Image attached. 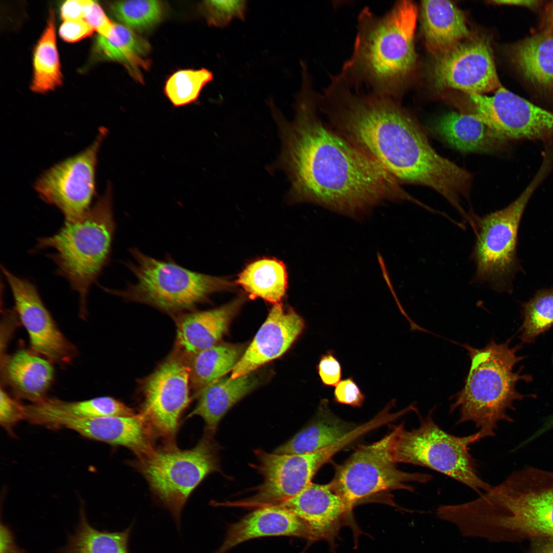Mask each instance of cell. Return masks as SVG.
I'll return each instance as SVG.
<instances>
[{
    "label": "cell",
    "mask_w": 553,
    "mask_h": 553,
    "mask_svg": "<svg viewBox=\"0 0 553 553\" xmlns=\"http://www.w3.org/2000/svg\"><path fill=\"white\" fill-rule=\"evenodd\" d=\"M318 94L302 80L294 120L270 107L280 127V164L291 182V197L360 219L386 201L416 200L377 161L328 127L318 112Z\"/></svg>",
    "instance_id": "1"
},
{
    "label": "cell",
    "mask_w": 553,
    "mask_h": 553,
    "mask_svg": "<svg viewBox=\"0 0 553 553\" xmlns=\"http://www.w3.org/2000/svg\"><path fill=\"white\" fill-rule=\"evenodd\" d=\"M318 104L334 130L399 183L443 194L456 181L458 165L434 149L422 127L394 99L354 93L337 75L331 76Z\"/></svg>",
    "instance_id": "2"
},
{
    "label": "cell",
    "mask_w": 553,
    "mask_h": 553,
    "mask_svg": "<svg viewBox=\"0 0 553 553\" xmlns=\"http://www.w3.org/2000/svg\"><path fill=\"white\" fill-rule=\"evenodd\" d=\"M417 16V7L410 1L397 2L382 16L364 8L358 15L352 55L339 75L351 87L364 83L371 93L394 99L416 62Z\"/></svg>",
    "instance_id": "3"
},
{
    "label": "cell",
    "mask_w": 553,
    "mask_h": 553,
    "mask_svg": "<svg viewBox=\"0 0 553 553\" xmlns=\"http://www.w3.org/2000/svg\"><path fill=\"white\" fill-rule=\"evenodd\" d=\"M510 342L491 339L482 348L461 345L471 363L463 387L451 398L450 412L458 410V423L472 422L489 437L495 435L500 422H513L508 411L514 410L515 402L525 397L517 390V384L532 379L521 370H515L524 357L517 354L520 346L512 347Z\"/></svg>",
    "instance_id": "4"
},
{
    "label": "cell",
    "mask_w": 553,
    "mask_h": 553,
    "mask_svg": "<svg viewBox=\"0 0 553 553\" xmlns=\"http://www.w3.org/2000/svg\"><path fill=\"white\" fill-rule=\"evenodd\" d=\"M102 196L79 219L65 221L53 235L37 239L32 253L51 248L47 254L79 296L81 318L87 315V300L92 284L108 264L116 229L111 184Z\"/></svg>",
    "instance_id": "5"
},
{
    "label": "cell",
    "mask_w": 553,
    "mask_h": 553,
    "mask_svg": "<svg viewBox=\"0 0 553 553\" xmlns=\"http://www.w3.org/2000/svg\"><path fill=\"white\" fill-rule=\"evenodd\" d=\"M482 517L494 542L553 537V471L527 466L482 496Z\"/></svg>",
    "instance_id": "6"
},
{
    "label": "cell",
    "mask_w": 553,
    "mask_h": 553,
    "mask_svg": "<svg viewBox=\"0 0 553 553\" xmlns=\"http://www.w3.org/2000/svg\"><path fill=\"white\" fill-rule=\"evenodd\" d=\"M134 261L125 265L136 278L122 290L102 288L123 299L145 303L167 312L192 309L212 293L229 289L225 279L193 271L168 256L159 260L136 248L130 249Z\"/></svg>",
    "instance_id": "7"
},
{
    "label": "cell",
    "mask_w": 553,
    "mask_h": 553,
    "mask_svg": "<svg viewBox=\"0 0 553 553\" xmlns=\"http://www.w3.org/2000/svg\"><path fill=\"white\" fill-rule=\"evenodd\" d=\"M431 410L411 430L402 424L389 433L388 450L392 461L430 468L459 481L475 491H488L491 485L479 476L471 444L489 437L480 430L463 437L450 434L433 420Z\"/></svg>",
    "instance_id": "8"
},
{
    "label": "cell",
    "mask_w": 553,
    "mask_h": 553,
    "mask_svg": "<svg viewBox=\"0 0 553 553\" xmlns=\"http://www.w3.org/2000/svg\"><path fill=\"white\" fill-rule=\"evenodd\" d=\"M552 166L546 161L519 196L508 206L484 216L470 212L469 221L476 236L472 258L476 265L474 280L489 284L496 291H508L518 262L519 226L525 207Z\"/></svg>",
    "instance_id": "9"
},
{
    "label": "cell",
    "mask_w": 553,
    "mask_h": 553,
    "mask_svg": "<svg viewBox=\"0 0 553 553\" xmlns=\"http://www.w3.org/2000/svg\"><path fill=\"white\" fill-rule=\"evenodd\" d=\"M217 444L205 433L196 446L155 448L134 466L146 479L156 500L171 513L179 528L182 511L190 495L209 474L219 471Z\"/></svg>",
    "instance_id": "10"
},
{
    "label": "cell",
    "mask_w": 553,
    "mask_h": 553,
    "mask_svg": "<svg viewBox=\"0 0 553 553\" xmlns=\"http://www.w3.org/2000/svg\"><path fill=\"white\" fill-rule=\"evenodd\" d=\"M389 434L380 440L358 446L343 464L337 467L329 483L351 510L353 506L378 493L395 490L413 492L410 482L425 484L431 475L398 470L388 450Z\"/></svg>",
    "instance_id": "11"
},
{
    "label": "cell",
    "mask_w": 553,
    "mask_h": 553,
    "mask_svg": "<svg viewBox=\"0 0 553 553\" xmlns=\"http://www.w3.org/2000/svg\"><path fill=\"white\" fill-rule=\"evenodd\" d=\"M352 441L350 436H346L330 446L302 454L256 451L259 461L257 467L264 479L262 483L250 498L224 505L258 508L274 505L292 498L311 483L323 465Z\"/></svg>",
    "instance_id": "12"
},
{
    "label": "cell",
    "mask_w": 553,
    "mask_h": 553,
    "mask_svg": "<svg viewBox=\"0 0 553 553\" xmlns=\"http://www.w3.org/2000/svg\"><path fill=\"white\" fill-rule=\"evenodd\" d=\"M190 369L178 354L170 356L144 380L139 414L155 438L176 445L181 416L190 401Z\"/></svg>",
    "instance_id": "13"
},
{
    "label": "cell",
    "mask_w": 553,
    "mask_h": 553,
    "mask_svg": "<svg viewBox=\"0 0 553 553\" xmlns=\"http://www.w3.org/2000/svg\"><path fill=\"white\" fill-rule=\"evenodd\" d=\"M472 112L507 143L536 141L553 146V112L501 86L493 95L469 94Z\"/></svg>",
    "instance_id": "14"
},
{
    "label": "cell",
    "mask_w": 553,
    "mask_h": 553,
    "mask_svg": "<svg viewBox=\"0 0 553 553\" xmlns=\"http://www.w3.org/2000/svg\"><path fill=\"white\" fill-rule=\"evenodd\" d=\"M107 133V129L101 128L89 147L50 167L35 183L41 199L58 207L65 221L79 219L90 208L95 194L98 152Z\"/></svg>",
    "instance_id": "15"
},
{
    "label": "cell",
    "mask_w": 553,
    "mask_h": 553,
    "mask_svg": "<svg viewBox=\"0 0 553 553\" xmlns=\"http://www.w3.org/2000/svg\"><path fill=\"white\" fill-rule=\"evenodd\" d=\"M432 77L438 89H454L469 94L497 90L500 82L487 38L470 35L435 57Z\"/></svg>",
    "instance_id": "16"
},
{
    "label": "cell",
    "mask_w": 553,
    "mask_h": 553,
    "mask_svg": "<svg viewBox=\"0 0 553 553\" xmlns=\"http://www.w3.org/2000/svg\"><path fill=\"white\" fill-rule=\"evenodd\" d=\"M1 269L12 293L14 309L28 333L31 349L52 363L69 364L77 356V349L58 327L36 286L4 266Z\"/></svg>",
    "instance_id": "17"
},
{
    "label": "cell",
    "mask_w": 553,
    "mask_h": 553,
    "mask_svg": "<svg viewBox=\"0 0 553 553\" xmlns=\"http://www.w3.org/2000/svg\"><path fill=\"white\" fill-rule=\"evenodd\" d=\"M50 428H68L86 438L114 446H124L137 458L150 453L155 448V438L139 413L133 416H112L92 418L72 417L51 413L47 418Z\"/></svg>",
    "instance_id": "18"
},
{
    "label": "cell",
    "mask_w": 553,
    "mask_h": 553,
    "mask_svg": "<svg viewBox=\"0 0 553 553\" xmlns=\"http://www.w3.org/2000/svg\"><path fill=\"white\" fill-rule=\"evenodd\" d=\"M304 318L293 309L274 304L242 356L231 371V378L252 372L283 354L302 334Z\"/></svg>",
    "instance_id": "19"
},
{
    "label": "cell",
    "mask_w": 553,
    "mask_h": 553,
    "mask_svg": "<svg viewBox=\"0 0 553 553\" xmlns=\"http://www.w3.org/2000/svg\"><path fill=\"white\" fill-rule=\"evenodd\" d=\"M301 519L308 527L310 541L334 539L352 510L331 488L329 483H311L296 496L274 505Z\"/></svg>",
    "instance_id": "20"
},
{
    "label": "cell",
    "mask_w": 553,
    "mask_h": 553,
    "mask_svg": "<svg viewBox=\"0 0 553 553\" xmlns=\"http://www.w3.org/2000/svg\"><path fill=\"white\" fill-rule=\"evenodd\" d=\"M52 363L30 349L20 348L1 355V386L9 387L17 399L32 403L47 398L54 378Z\"/></svg>",
    "instance_id": "21"
},
{
    "label": "cell",
    "mask_w": 553,
    "mask_h": 553,
    "mask_svg": "<svg viewBox=\"0 0 553 553\" xmlns=\"http://www.w3.org/2000/svg\"><path fill=\"white\" fill-rule=\"evenodd\" d=\"M244 302L240 297L214 309L183 314L177 321V354L190 359L218 344Z\"/></svg>",
    "instance_id": "22"
},
{
    "label": "cell",
    "mask_w": 553,
    "mask_h": 553,
    "mask_svg": "<svg viewBox=\"0 0 553 553\" xmlns=\"http://www.w3.org/2000/svg\"><path fill=\"white\" fill-rule=\"evenodd\" d=\"M508 56L524 81L553 102V31H539L512 44Z\"/></svg>",
    "instance_id": "23"
},
{
    "label": "cell",
    "mask_w": 553,
    "mask_h": 553,
    "mask_svg": "<svg viewBox=\"0 0 553 553\" xmlns=\"http://www.w3.org/2000/svg\"><path fill=\"white\" fill-rule=\"evenodd\" d=\"M280 536L301 537L310 541L308 527L293 514L275 505L258 507L229 526L223 543L215 553H226L252 539Z\"/></svg>",
    "instance_id": "24"
},
{
    "label": "cell",
    "mask_w": 553,
    "mask_h": 553,
    "mask_svg": "<svg viewBox=\"0 0 553 553\" xmlns=\"http://www.w3.org/2000/svg\"><path fill=\"white\" fill-rule=\"evenodd\" d=\"M420 16L426 47L434 57L471 35L463 12L452 2L422 1Z\"/></svg>",
    "instance_id": "25"
},
{
    "label": "cell",
    "mask_w": 553,
    "mask_h": 553,
    "mask_svg": "<svg viewBox=\"0 0 553 553\" xmlns=\"http://www.w3.org/2000/svg\"><path fill=\"white\" fill-rule=\"evenodd\" d=\"M435 132L454 148L465 153H488L507 144L492 128L475 116L450 112L436 121Z\"/></svg>",
    "instance_id": "26"
},
{
    "label": "cell",
    "mask_w": 553,
    "mask_h": 553,
    "mask_svg": "<svg viewBox=\"0 0 553 553\" xmlns=\"http://www.w3.org/2000/svg\"><path fill=\"white\" fill-rule=\"evenodd\" d=\"M253 372L236 378L222 377L210 384L196 397L197 403L186 418L199 416L205 422V433L213 435L227 412L260 384Z\"/></svg>",
    "instance_id": "27"
},
{
    "label": "cell",
    "mask_w": 553,
    "mask_h": 553,
    "mask_svg": "<svg viewBox=\"0 0 553 553\" xmlns=\"http://www.w3.org/2000/svg\"><path fill=\"white\" fill-rule=\"evenodd\" d=\"M328 403L327 399L322 400L312 422L277 448L274 453L302 454L314 452L337 442L356 428L334 415Z\"/></svg>",
    "instance_id": "28"
},
{
    "label": "cell",
    "mask_w": 553,
    "mask_h": 553,
    "mask_svg": "<svg viewBox=\"0 0 553 553\" xmlns=\"http://www.w3.org/2000/svg\"><path fill=\"white\" fill-rule=\"evenodd\" d=\"M132 526L121 531H100L89 522L85 508L81 504L77 524L67 536L66 544L58 548V553H130L129 541Z\"/></svg>",
    "instance_id": "29"
},
{
    "label": "cell",
    "mask_w": 553,
    "mask_h": 553,
    "mask_svg": "<svg viewBox=\"0 0 553 553\" xmlns=\"http://www.w3.org/2000/svg\"><path fill=\"white\" fill-rule=\"evenodd\" d=\"M236 283L252 299L259 297L279 303L287 288V273L284 264L272 258H262L247 265Z\"/></svg>",
    "instance_id": "30"
},
{
    "label": "cell",
    "mask_w": 553,
    "mask_h": 553,
    "mask_svg": "<svg viewBox=\"0 0 553 553\" xmlns=\"http://www.w3.org/2000/svg\"><path fill=\"white\" fill-rule=\"evenodd\" d=\"M246 349L243 345L217 344L190 359V387L195 396L206 387L232 371Z\"/></svg>",
    "instance_id": "31"
},
{
    "label": "cell",
    "mask_w": 553,
    "mask_h": 553,
    "mask_svg": "<svg viewBox=\"0 0 553 553\" xmlns=\"http://www.w3.org/2000/svg\"><path fill=\"white\" fill-rule=\"evenodd\" d=\"M97 47L106 58L123 64L131 75L140 81L141 70L146 69L149 61L145 58L150 50L146 41L138 36L132 29L119 24L108 37L99 35Z\"/></svg>",
    "instance_id": "32"
},
{
    "label": "cell",
    "mask_w": 553,
    "mask_h": 553,
    "mask_svg": "<svg viewBox=\"0 0 553 553\" xmlns=\"http://www.w3.org/2000/svg\"><path fill=\"white\" fill-rule=\"evenodd\" d=\"M55 33L54 14L51 11L47 25L34 52L31 89L36 93L53 90L62 82Z\"/></svg>",
    "instance_id": "33"
},
{
    "label": "cell",
    "mask_w": 553,
    "mask_h": 553,
    "mask_svg": "<svg viewBox=\"0 0 553 553\" xmlns=\"http://www.w3.org/2000/svg\"><path fill=\"white\" fill-rule=\"evenodd\" d=\"M36 403L47 410L75 418H92L136 414L134 410L123 402L110 396L98 397L77 401H66L56 398H47Z\"/></svg>",
    "instance_id": "34"
},
{
    "label": "cell",
    "mask_w": 553,
    "mask_h": 553,
    "mask_svg": "<svg viewBox=\"0 0 553 553\" xmlns=\"http://www.w3.org/2000/svg\"><path fill=\"white\" fill-rule=\"evenodd\" d=\"M523 315L520 338L523 342L530 343L553 326V288L538 291L524 303Z\"/></svg>",
    "instance_id": "35"
},
{
    "label": "cell",
    "mask_w": 553,
    "mask_h": 553,
    "mask_svg": "<svg viewBox=\"0 0 553 553\" xmlns=\"http://www.w3.org/2000/svg\"><path fill=\"white\" fill-rule=\"evenodd\" d=\"M212 79V73L205 68L178 70L166 80L164 93L173 105H185L195 101Z\"/></svg>",
    "instance_id": "36"
},
{
    "label": "cell",
    "mask_w": 553,
    "mask_h": 553,
    "mask_svg": "<svg viewBox=\"0 0 553 553\" xmlns=\"http://www.w3.org/2000/svg\"><path fill=\"white\" fill-rule=\"evenodd\" d=\"M111 11L122 25L143 31L155 26L161 19L163 6L158 1H123L111 4Z\"/></svg>",
    "instance_id": "37"
},
{
    "label": "cell",
    "mask_w": 553,
    "mask_h": 553,
    "mask_svg": "<svg viewBox=\"0 0 553 553\" xmlns=\"http://www.w3.org/2000/svg\"><path fill=\"white\" fill-rule=\"evenodd\" d=\"M202 8L209 25L225 28L235 18L245 20L247 4L244 0L206 1Z\"/></svg>",
    "instance_id": "38"
},
{
    "label": "cell",
    "mask_w": 553,
    "mask_h": 553,
    "mask_svg": "<svg viewBox=\"0 0 553 553\" xmlns=\"http://www.w3.org/2000/svg\"><path fill=\"white\" fill-rule=\"evenodd\" d=\"M25 405L12 396L1 386L0 423L10 434L13 435V428L19 421L25 419Z\"/></svg>",
    "instance_id": "39"
},
{
    "label": "cell",
    "mask_w": 553,
    "mask_h": 553,
    "mask_svg": "<svg viewBox=\"0 0 553 553\" xmlns=\"http://www.w3.org/2000/svg\"><path fill=\"white\" fill-rule=\"evenodd\" d=\"M316 370L324 387L336 386L342 377V368L335 352L329 350L320 357Z\"/></svg>",
    "instance_id": "40"
},
{
    "label": "cell",
    "mask_w": 553,
    "mask_h": 553,
    "mask_svg": "<svg viewBox=\"0 0 553 553\" xmlns=\"http://www.w3.org/2000/svg\"><path fill=\"white\" fill-rule=\"evenodd\" d=\"M365 399V395L352 376L339 382L333 392V399L336 403L353 408H360Z\"/></svg>",
    "instance_id": "41"
},
{
    "label": "cell",
    "mask_w": 553,
    "mask_h": 553,
    "mask_svg": "<svg viewBox=\"0 0 553 553\" xmlns=\"http://www.w3.org/2000/svg\"><path fill=\"white\" fill-rule=\"evenodd\" d=\"M93 28L83 19L65 21L59 28V34L65 41L74 42L90 36Z\"/></svg>",
    "instance_id": "42"
},
{
    "label": "cell",
    "mask_w": 553,
    "mask_h": 553,
    "mask_svg": "<svg viewBox=\"0 0 553 553\" xmlns=\"http://www.w3.org/2000/svg\"><path fill=\"white\" fill-rule=\"evenodd\" d=\"M84 19L97 31L100 36L108 37L114 28L113 24L100 6L94 2L89 12Z\"/></svg>",
    "instance_id": "43"
},
{
    "label": "cell",
    "mask_w": 553,
    "mask_h": 553,
    "mask_svg": "<svg viewBox=\"0 0 553 553\" xmlns=\"http://www.w3.org/2000/svg\"><path fill=\"white\" fill-rule=\"evenodd\" d=\"M20 322L14 308L3 312L1 323V355L6 353L8 344Z\"/></svg>",
    "instance_id": "44"
},
{
    "label": "cell",
    "mask_w": 553,
    "mask_h": 553,
    "mask_svg": "<svg viewBox=\"0 0 553 553\" xmlns=\"http://www.w3.org/2000/svg\"><path fill=\"white\" fill-rule=\"evenodd\" d=\"M90 0H70L65 2L61 8V16L65 20L83 19L94 3Z\"/></svg>",
    "instance_id": "45"
},
{
    "label": "cell",
    "mask_w": 553,
    "mask_h": 553,
    "mask_svg": "<svg viewBox=\"0 0 553 553\" xmlns=\"http://www.w3.org/2000/svg\"><path fill=\"white\" fill-rule=\"evenodd\" d=\"M0 553H28L25 549L18 546L13 531L2 520L0 527Z\"/></svg>",
    "instance_id": "46"
},
{
    "label": "cell",
    "mask_w": 553,
    "mask_h": 553,
    "mask_svg": "<svg viewBox=\"0 0 553 553\" xmlns=\"http://www.w3.org/2000/svg\"><path fill=\"white\" fill-rule=\"evenodd\" d=\"M533 553H553V537H540L531 539Z\"/></svg>",
    "instance_id": "47"
},
{
    "label": "cell",
    "mask_w": 553,
    "mask_h": 553,
    "mask_svg": "<svg viewBox=\"0 0 553 553\" xmlns=\"http://www.w3.org/2000/svg\"><path fill=\"white\" fill-rule=\"evenodd\" d=\"M539 31H553V1L545 4Z\"/></svg>",
    "instance_id": "48"
},
{
    "label": "cell",
    "mask_w": 553,
    "mask_h": 553,
    "mask_svg": "<svg viewBox=\"0 0 553 553\" xmlns=\"http://www.w3.org/2000/svg\"><path fill=\"white\" fill-rule=\"evenodd\" d=\"M544 1L539 0H506L493 1L491 3L496 5H510L536 9L543 5Z\"/></svg>",
    "instance_id": "49"
},
{
    "label": "cell",
    "mask_w": 553,
    "mask_h": 553,
    "mask_svg": "<svg viewBox=\"0 0 553 553\" xmlns=\"http://www.w3.org/2000/svg\"><path fill=\"white\" fill-rule=\"evenodd\" d=\"M552 429H553V414L548 418L542 426L533 434V437L537 439Z\"/></svg>",
    "instance_id": "50"
}]
</instances>
